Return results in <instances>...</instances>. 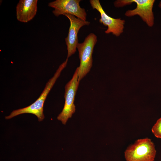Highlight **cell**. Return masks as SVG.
I'll return each mask as SVG.
<instances>
[{
    "mask_svg": "<svg viewBox=\"0 0 161 161\" xmlns=\"http://www.w3.org/2000/svg\"><path fill=\"white\" fill-rule=\"evenodd\" d=\"M68 59L67 58L66 60L60 65L53 77L47 83L40 96L34 102L26 107L13 110L9 115L5 117V119H9L21 114L30 113L36 115L39 121H42L44 118L43 106L45 100L61 72L66 67Z\"/></svg>",
    "mask_w": 161,
    "mask_h": 161,
    "instance_id": "6da1fadb",
    "label": "cell"
},
{
    "mask_svg": "<svg viewBox=\"0 0 161 161\" xmlns=\"http://www.w3.org/2000/svg\"><path fill=\"white\" fill-rule=\"evenodd\" d=\"M156 151L154 143L149 138L137 140L129 146L124 152L126 161H154Z\"/></svg>",
    "mask_w": 161,
    "mask_h": 161,
    "instance_id": "7a4b0ae2",
    "label": "cell"
},
{
    "mask_svg": "<svg viewBox=\"0 0 161 161\" xmlns=\"http://www.w3.org/2000/svg\"><path fill=\"white\" fill-rule=\"evenodd\" d=\"M97 41V36L91 33L86 37L84 41L78 43L77 48L79 52L80 65L78 67V80L80 81L90 71L92 66V53Z\"/></svg>",
    "mask_w": 161,
    "mask_h": 161,
    "instance_id": "3957f363",
    "label": "cell"
},
{
    "mask_svg": "<svg viewBox=\"0 0 161 161\" xmlns=\"http://www.w3.org/2000/svg\"><path fill=\"white\" fill-rule=\"evenodd\" d=\"M155 1L154 0H118L114 2V5L116 7H121L135 3L136 7L126 11L125 15L131 17L138 15L149 27H152L154 24L153 8Z\"/></svg>",
    "mask_w": 161,
    "mask_h": 161,
    "instance_id": "277c9868",
    "label": "cell"
},
{
    "mask_svg": "<svg viewBox=\"0 0 161 161\" xmlns=\"http://www.w3.org/2000/svg\"><path fill=\"white\" fill-rule=\"evenodd\" d=\"M78 67L71 79L66 84L64 97L65 101L63 109L57 119L65 125L69 118H71L75 111L74 104L75 97L80 81L78 80Z\"/></svg>",
    "mask_w": 161,
    "mask_h": 161,
    "instance_id": "5b68a950",
    "label": "cell"
},
{
    "mask_svg": "<svg viewBox=\"0 0 161 161\" xmlns=\"http://www.w3.org/2000/svg\"><path fill=\"white\" fill-rule=\"evenodd\" d=\"M80 0H56L48 3V6L54 9L52 13L56 16L68 14L86 21L87 14L85 9L80 6Z\"/></svg>",
    "mask_w": 161,
    "mask_h": 161,
    "instance_id": "8992f818",
    "label": "cell"
},
{
    "mask_svg": "<svg viewBox=\"0 0 161 161\" xmlns=\"http://www.w3.org/2000/svg\"><path fill=\"white\" fill-rule=\"evenodd\" d=\"M89 2L92 8L96 9L100 14V23L107 26L108 28L105 33H112L116 36H119L123 32L125 21L120 18H114L108 16L103 10L99 0H90Z\"/></svg>",
    "mask_w": 161,
    "mask_h": 161,
    "instance_id": "52a82bcc",
    "label": "cell"
},
{
    "mask_svg": "<svg viewBox=\"0 0 161 161\" xmlns=\"http://www.w3.org/2000/svg\"><path fill=\"white\" fill-rule=\"evenodd\" d=\"M64 15L69 19L70 22L68 35L65 39L67 47V58H69L76 51L78 43V35L79 30L83 26L89 25L90 22L76 18L71 14H66Z\"/></svg>",
    "mask_w": 161,
    "mask_h": 161,
    "instance_id": "ba28073f",
    "label": "cell"
},
{
    "mask_svg": "<svg viewBox=\"0 0 161 161\" xmlns=\"http://www.w3.org/2000/svg\"><path fill=\"white\" fill-rule=\"evenodd\" d=\"M37 0H20L16 6V16L17 20L27 23L35 16L37 10Z\"/></svg>",
    "mask_w": 161,
    "mask_h": 161,
    "instance_id": "9c48e42d",
    "label": "cell"
},
{
    "mask_svg": "<svg viewBox=\"0 0 161 161\" xmlns=\"http://www.w3.org/2000/svg\"><path fill=\"white\" fill-rule=\"evenodd\" d=\"M151 131L156 137L161 139V117L153 126Z\"/></svg>",
    "mask_w": 161,
    "mask_h": 161,
    "instance_id": "30bf717a",
    "label": "cell"
},
{
    "mask_svg": "<svg viewBox=\"0 0 161 161\" xmlns=\"http://www.w3.org/2000/svg\"><path fill=\"white\" fill-rule=\"evenodd\" d=\"M158 6L161 9V1L160 2Z\"/></svg>",
    "mask_w": 161,
    "mask_h": 161,
    "instance_id": "8fae6325",
    "label": "cell"
}]
</instances>
